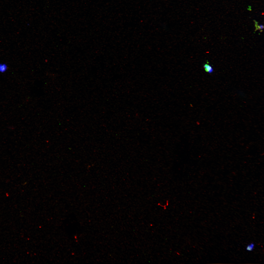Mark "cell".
Returning a JSON list of instances; mask_svg holds the SVG:
<instances>
[{
	"label": "cell",
	"mask_w": 264,
	"mask_h": 264,
	"mask_svg": "<svg viewBox=\"0 0 264 264\" xmlns=\"http://www.w3.org/2000/svg\"><path fill=\"white\" fill-rule=\"evenodd\" d=\"M7 69V65L4 64H0V72L3 73L5 72Z\"/></svg>",
	"instance_id": "2"
},
{
	"label": "cell",
	"mask_w": 264,
	"mask_h": 264,
	"mask_svg": "<svg viewBox=\"0 0 264 264\" xmlns=\"http://www.w3.org/2000/svg\"><path fill=\"white\" fill-rule=\"evenodd\" d=\"M255 23V26H256V29H258V30H262V29H263L264 27V26H263V25H257V23H256H256Z\"/></svg>",
	"instance_id": "4"
},
{
	"label": "cell",
	"mask_w": 264,
	"mask_h": 264,
	"mask_svg": "<svg viewBox=\"0 0 264 264\" xmlns=\"http://www.w3.org/2000/svg\"><path fill=\"white\" fill-rule=\"evenodd\" d=\"M204 67L205 70L207 72L211 73L213 72V69L212 68L211 66L208 64H204Z\"/></svg>",
	"instance_id": "1"
},
{
	"label": "cell",
	"mask_w": 264,
	"mask_h": 264,
	"mask_svg": "<svg viewBox=\"0 0 264 264\" xmlns=\"http://www.w3.org/2000/svg\"><path fill=\"white\" fill-rule=\"evenodd\" d=\"M254 244L253 243L248 245L246 247V250L249 251H252L254 248Z\"/></svg>",
	"instance_id": "3"
}]
</instances>
